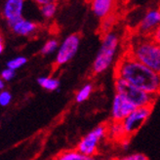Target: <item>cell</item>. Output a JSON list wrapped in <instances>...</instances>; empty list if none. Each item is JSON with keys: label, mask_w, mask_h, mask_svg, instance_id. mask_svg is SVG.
<instances>
[{"label": "cell", "mask_w": 160, "mask_h": 160, "mask_svg": "<svg viewBox=\"0 0 160 160\" xmlns=\"http://www.w3.org/2000/svg\"><path fill=\"white\" fill-rule=\"evenodd\" d=\"M115 77L121 78L148 94L157 96L160 93V74L142 65L129 54H126L117 62Z\"/></svg>", "instance_id": "cell-1"}, {"label": "cell", "mask_w": 160, "mask_h": 160, "mask_svg": "<svg viewBox=\"0 0 160 160\" xmlns=\"http://www.w3.org/2000/svg\"><path fill=\"white\" fill-rule=\"evenodd\" d=\"M127 54L160 74V45L150 37L136 35Z\"/></svg>", "instance_id": "cell-2"}, {"label": "cell", "mask_w": 160, "mask_h": 160, "mask_svg": "<svg viewBox=\"0 0 160 160\" xmlns=\"http://www.w3.org/2000/svg\"><path fill=\"white\" fill-rule=\"evenodd\" d=\"M119 46L118 35L114 32H108L103 35L100 49L96 55L92 65L94 74H101L112 65Z\"/></svg>", "instance_id": "cell-3"}, {"label": "cell", "mask_w": 160, "mask_h": 160, "mask_svg": "<svg viewBox=\"0 0 160 160\" xmlns=\"http://www.w3.org/2000/svg\"><path fill=\"white\" fill-rule=\"evenodd\" d=\"M115 92L118 95H121L127 101H129L136 108L152 107L157 96L148 94L139 88L131 85L125 80L115 77Z\"/></svg>", "instance_id": "cell-4"}, {"label": "cell", "mask_w": 160, "mask_h": 160, "mask_svg": "<svg viewBox=\"0 0 160 160\" xmlns=\"http://www.w3.org/2000/svg\"><path fill=\"white\" fill-rule=\"evenodd\" d=\"M108 135V126L99 125L92 131H90L87 135L79 141L77 145V150L80 153L93 157L98 151V147L100 142Z\"/></svg>", "instance_id": "cell-5"}, {"label": "cell", "mask_w": 160, "mask_h": 160, "mask_svg": "<svg viewBox=\"0 0 160 160\" xmlns=\"http://www.w3.org/2000/svg\"><path fill=\"white\" fill-rule=\"evenodd\" d=\"M80 44V37L76 33L69 34L60 44V47L56 53L55 63L57 66H62L68 63L76 55Z\"/></svg>", "instance_id": "cell-6"}, {"label": "cell", "mask_w": 160, "mask_h": 160, "mask_svg": "<svg viewBox=\"0 0 160 160\" xmlns=\"http://www.w3.org/2000/svg\"><path fill=\"white\" fill-rule=\"evenodd\" d=\"M151 109H152V107L137 108L129 116L123 120L122 125L127 137L134 135L140 130V128L145 124L149 117Z\"/></svg>", "instance_id": "cell-7"}, {"label": "cell", "mask_w": 160, "mask_h": 160, "mask_svg": "<svg viewBox=\"0 0 160 160\" xmlns=\"http://www.w3.org/2000/svg\"><path fill=\"white\" fill-rule=\"evenodd\" d=\"M160 26V9L153 8L147 11L138 27V33L142 36L150 37L154 30Z\"/></svg>", "instance_id": "cell-8"}, {"label": "cell", "mask_w": 160, "mask_h": 160, "mask_svg": "<svg viewBox=\"0 0 160 160\" xmlns=\"http://www.w3.org/2000/svg\"><path fill=\"white\" fill-rule=\"evenodd\" d=\"M136 108H137L132 105L129 101H127L124 97H122L121 95L115 94L112 100V106H111V118H112V121L122 122Z\"/></svg>", "instance_id": "cell-9"}, {"label": "cell", "mask_w": 160, "mask_h": 160, "mask_svg": "<svg viewBox=\"0 0 160 160\" xmlns=\"http://www.w3.org/2000/svg\"><path fill=\"white\" fill-rule=\"evenodd\" d=\"M22 0H6L2 7V15L8 23L22 18Z\"/></svg>", "instance_id": "cell-10"}, {"label": "cell", "mask_w": 160, "mask_h": 160, "mask_svg": "<svg viewBox=\"0 0 160 160\" xmlns=\"http://www.w3.org/2000/svg\"><path fill=\"white\" fill-rule=\"evenodd\" d=\"M8 27L14 33L20 36H29L37 30L36 23L25 18H21L11 23H8Z\"/></svg>", "instance_id": "cell-11"}, {"label": "cell", "mask_w": 160, "mask_h": 160, "mask_svg": "<svg viewBox=\"0 0 160 160\" xmlns=\"http://www.w3.org/2000/svg\"><path fill=\"white\" fill-rule=\"evenodd\" d=\"M114 2L111 0H94L91 2V9L95 16L98 18H107L111 13Z\"/></svg>", "instance_id": "cell-12"}, {"label": "cell", "mask_w": 160, "mask_h": 160, "mask_svg": "<svg viewBox=\"0 0 160 160\" xmlns=\"http://www.w3.org/2000/svg\"><path fill=\"white\" fill-rule=\"evenodd\" d=\"M108 136L110 139H112L114 141H120V142L128 138L125 134L122 122H115V121H112V123L109 126H108Z\"/></svg>", "instance_id": "cell-13"}, {"label": "cell", "mask_w": 160, "mask_h": 160, "mask_svg": "<svg viewBox=\"0 0 160 160\" xmlns=\"http://www.w3.org/2000/svg\"><path fill=\"white\" fill-rule=\"evenodd\" d=\"M55 160H100L96 157H89L81 154L77 149L67 150L60 153Z\"/></svg>", "instance_id": "cell-14"}, {"label": "cell", "mask_w": 160, "mask_h": 160, "mask_svg": "<svg viewBox=\"0 0 160 160\" xmlns=\"http://www.w3.org/2000/svg\"><path fill=\"white\" fill-rule=\"evenodd\" d=\"M37 83L47 91H56L60 87V80L51 76H40L37 78Z\"/></svg>", "instance_id": "cell-15"}, {"label": "cell", "mask_w": 160, "mask_h": 160, "mask_svg": "<svg viewBox=\"0 0 160 160\" xmlns=\"http://www.w3.org/2000/svg\"><path fill=\"white\" fill-rule=\"evenodd\" d=\"M40 12L45 19H51L57 12V4L56 2L48 0L45 4L40 6Z\"/></svg>", "instance_id": "cell-16"}, {"label": "cell", "mask_w": 160, "mask_h": 160, "mask_svg": "<svg viewBox=\"0 0 160 160\" xmlns=\"http://www.w3.org/2000/svg\"><path fill=\"white\" fill-rule=\"evenodd\" d=\"M93 91V86L92 84L88 83L85 84L84 86L81 87V89H79L78 92L75 95V101L77 102H85L88 98L90 97V95Z\"/></svg>", "instance_id": "cell-17"}, {"label": "cell", "mask_w": 160, "mask_h": 160, "mask_svg": "<svg viewBox=\"0 0 160 160\" xmlns=\"http://www.w3.org/2000/svg\"><path fill=\"white\" fill-rule=\"evenodd\" d=\"M59 47H60V45H59L58 40L52 38V39L47 40V41L44 43V45L42 46L40 52H41L43 55H50V54L57 52Z\"/></svg>", "instance_id": "cell-18"}, {"label": "cell", "mask_w": 160, "mask_h": 160, "mask_svg": "<svg viewBox=\"0 0 160 160\" xmlns=\"http://www.w3.org/2000/svg\"><path fill=\"white\" fill-rule=\"evenodd\" d=\"M28 62L27 58L23 57V56H18V57H15L11 60H9L7 62L6 66L8 68H11L13 70H17L21 68H22L23 66L26 65Z\"/></svg>", "instance_id": "cell-19"}, {"label": "cell", "mask_w": 160, "mask_h": 160, "mask_svg": "<svg viewBox=\"0 0 160 160\" xmlns=\"http://www.w3.org/2000/svg\"><path fill=\"white\" fill-rule=\"evenodd\" d=\"M12 101V95L9 91L3 90L0 92V106L7 107Z\"/></svg>", "instance_id": "cell-20"}, {"label": "cell", "mask_w": 160, "mask_h": 160, "mask_svg": "<svg viewBox=\"0 0 160 160\" xmlns=\"http://www.w3.org/2000/svg\"><path fill=\"white\" fill-rule=\"evenodd\" d=\"M117 160H148V158L146 154L141 153V152H137V153L128 154V155L123 156V157L119 158Z\"/></svg>", "instance_id": "cell-21"}, {"label": "cell", "mask_w": 160, "mask_h": 160, "mask_svg": "<svg viewBox=\"0 0 160 160\" xmlns=\"http://www.w3.org/2000/svg\"><path fill=\"white\" fill-rule=\"evenodd\" d=\"M16 75V71L11 69V68H4L2 71H1V79L4 80V81H10L12 80Z\"/></svg>", "instance_id": "cell-22"}, {"label": "cell", "mask_w": 160, "mask_h": 160, "mask_svg": "<svg viewBox=\"0 0 160 160\" xmlns=\"http://www.w3.org/2000/svg\"><path fill=\"white\" fill-rule=\"evenodd\" d=\"M150 38L152 39L154 42L160 45V26L154 30V32L150 35Z\"/></svg>", "instance_id": "cell-23"}, {"label": "cell", "mask_w": 160, "mask_h": 160, "mask_svg": "<svg viewBox=\"0 0 160 160\" xmlns=\"http://www.w3.org/2000/svg\"><path fill=\"white\" fill-rule=\"evenodd\" d=\"M3 51H4V41L1 37L0 38V53H3Z\"/></svg>", "instance_id": "cell-24"}, {"label": "cell", "mask_w": 160, "mask_h": 160, "mask_svg": "<svg viewBox=\"0 0 160 160\" xmlns=\"http://www.w3.org/2000/svg\"><path fill=\"white\" fill-rule=\"evenodd\" d=\"M5 88V81L4 80H0V89H1V91H3V89Z\"/></svg>", "instance_id": "cell-25"}]
</instances>
